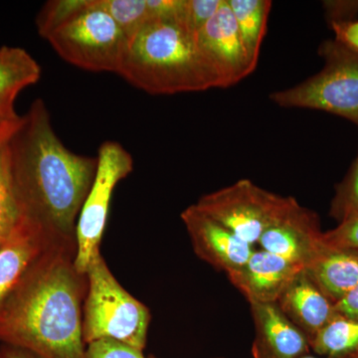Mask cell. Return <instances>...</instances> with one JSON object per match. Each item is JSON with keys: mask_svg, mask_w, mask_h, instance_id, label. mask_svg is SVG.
<instances>
[{"mask_svg": "<svg viewBox=\"0 0 358 358\" xmlns=\"http://www.w3.org/2000/svg\"><path fill=\"white\" fill-rule=\"evenodd\" d=\"M0 358H2V357H1V355H0Z\"/></svg>", "mask_w": 358, "mask_h": 358, "instance_id": "cell-35", "label": "cell"}, {"mask_svg": "<svg viewBox=\"0 0 358 358\" xmlns=\"http://www.w3.org/2000/svg\"><path fill=\"white\" fill-rule=\"evenodd\" d=\"M7 148L25 217L54 239L76 242L78 217L95 179L98 157L74 154L63 145L41 99L22 115Z\"/></svg>", "mask_w": 358, "mask_h": 358, "instance_id": "cell-1", "label": "cell"}, {"mask_svg": "<svg viewBox=\"0 0 358 358\" xmlns=\"http://www.w3.org/2000/svg\"><path fill=\"white\" fill-rule=\"evenodd\" d=\"M0 355L2 358H44L31 350H25L20 346L4 345L0 346Z\"/></svg>", "mask_w": 358, "mask_h": 358, "instance_id": "cell-30", "label": "cell"}, {"mask_svg": "<svg viewBox=\"0 0 358 358\" xmlns=\"http://www.w3.org/2000/svg\"><path fill=\"white\" fill-rule=\"evenodd\" d=\"M25 220L14 186L6 143L0 150V242L10 236Z\"/></svg>", "mask_w": 358, "mask_h": 358, "instance_id": "cell-20", "label": "cell"}, {"mask_svg": "<svg viewBox=\"0 0 358 358\" xmlns=\"http://www.w3.org/2000/svg\"><path fill=\"white\" fill-rule=\"evenodd\" d=\"M329 214L338 223L358 214V155L345 179L336 186Z\"/></svg>", "mask_w": 358, "mask_h": 358, "instance_id": "cell-23", "label": "cell"}, {"mask_svg": "<svg viewBox=\"0 0 358 358\" xmlns=\"http://www.w3.org/2000/svg\"><path fill=\"white\" fill-rule=\"evenodd\" d=\"M277 305L308 341H312L334 319V305L305 270L296 275L281 294Z\"/></svg>", "mask_w": 358, "mask_h": 358, "instance_id": "cell-15", "label": "cell"}, {"mask_svg": "<svg viewBox=\"0 0 358 358\" xmlns=\"http://www.w3.org/2000/svg\"><path fill=\"white\" fill-rule=\"evenodd\" d=\"M234 15L240 37L251 64L254 68L258 64L272 1L270 0H228Z\"/></svg>", "mask_w": 358, "mask_h": 358, "instance_id": "cell-18", "label": "cell"}, {"mask_svg": "<svg viewBox=\"0 0 358 358\" xmlns=\"http://www.w3.org/2000/svg\"><path fill=\"white\" fill-rule=\"evenodd\" d=\"M221 2L222 0H185L179 23L196 35L213 17Z\"/></svg>", "mask_w": 358, "mask_h": 358, "instance_id": "cell-24", "label": "cell"}, {"mask_svg": "<svg viewBox=\"0 0 358 358\" xmlns=\"http://www.w3.org/2000/svg\"><path fill=\"white\" fill-rule=\"evenodd\" d=\"M320 218L298 201L259 239L260 249L307 268L324 248Z\"/></svg>", "mask_w": 358, "mask_h": 358, "instance_id": "cell-10", "label": "cell"}, {"mask_svg": "<svg viewBox=\"0 0 358 358\" xmlns=\"http://www.w3.org/2000/svg\"><path fill=\"white\" fill-rule=\"evenodd\" d=\"M96 157L95 179L80 211L76 225L75 267L82 274H86L90 263L100 253L115 186L134 169L133 157L117 141L103 143Z\"/></svg>", "mask_w": 358, "mask_h": 358, "instance_id": "cell-8", "label": "cell"}, {"mask_svg": "<svg viewBox=\"0 0 358 358\" xmlns=\"http://www.w3.org/2000/svg\"><path fill=\"white\" fill-rule=\"evenodd\" d=\"M324 7L329 25L355 20L358 14V0L324 1Z\"/></svg>", "mask_w": 358, "mask_h": 358, "instance_id": "cell-27", "label": "cell"}, {"mask_svg": "<svg viewBox=\"0 0 358 358\" xmlns=\"http://www.w3.org/2000/svg\"><path fill=\"white\" fill-rule=\"evenodd\" d=\"M120 76L152 95L221 88L196 35L173 20H150L129 40Z\"/></svg>", "mask_w": 358, "mask_h": 358, "instance_id": "cell-3", "label": "cell"}, {"mask_svg": "<svg viewBox=\"0 0 358 358\" xmlns=\"http://www.w3.org/2000/svg\"><path fill=\"white\" fill-rule=\"evenodd\" d=\"M87 358H145L143 350L134 346L110 341L101 339L86 345Z\"/></svg>", "mask_w": 358, "mask_h": 358, "instance_id": "cell-26", "label": "cell"}, {"mask_svg": "<svg viewBox=\"0 0 358 358\" xmlns=\"http://www.w3.org/2000/svg\"><path fill=\"white\" fill-rule=\"evenodd\" d=\"M41 67L25 49L0 47V110L13 112L22 90L39 81Z\"/></svg>", "mask_w": 358, "mask_h": 358, "instance_id": "cell-17", "label": "cell"}, {"mask_svg": "<svg viewBox=\"0 0 358 358\" xmlns=\"http://www.w3.org/2000/svg\"><path fill=\"white\" fill-rule=\"evenodd\" d=\"M334 313L341 317L358 320V286L334 303Z\"/></svg>", "mask_w": 358, "mask_h": 358, "instance_id": "cell-29", "label": "cell"}, {"mask_svg": "<svg viewBox=\"0 0 358 358\" xmlns=\"http://www.w3.org/2000/svg\"><path fill=\"white\" fill-rule=\"evenodd\" d=\"M250 307L255 327L253 358H301L310 353L308 336L277 303H251Z\"/></svg>", "mask_w": 358, "mask_h": 358, "instance_id": "cell-13", "label": "cell"}, {"mask_svg": "<svg viewBox=\"0 0 358 358\" xmlns=\"http://www.w3.org/2000/svg\"><path fill=\"white\" fill-rule=\"evenodd\" d=\"M296 202L294 197L275 194L249 179H241L203 195L193 205L254 246L265 231L277 223Z\"/></svg>", "mask_w": 358, "mask_h": 358, "instance_id": "cell-7", "label": "cell"}, {"mask_svg": "<svg viewBox=\"0 0 358 358\" xmlns=\"http://www.w3.org/2000/svg\"><path fill=\"white\" fill-rule=\"evenodd\" d=\"M331 28L336 35V41L358 53V20L333 23Z\"/></svg>", "mask_w": 358, "mask_h": 358, "instance_id": "cell-28", "label": "cell"}, {"mask_svg": "<svg viewBox=\"0 0 358 358\" xmlns=\"http://www.w3.org/2000/svg\"><path fill=\"white\" fill-rule=\"evenodd\" d=\"M305 271L334 305L358 286V251L324 246Z\"/></svg>", "mask_w": 358, "mask_h": 358, "instance_id": "cell-16", "label": "cell"}, {"mask_svg": "<svg viewBox=\"0 0 358 358\" xmlns=\"http://www.w3.org/2000/svg\"><path fill=\"white\" fill-rule=\"evenodd\" d=\"M96 4L109 14L128 40L150 20L147 0H96Z\"/></svg>", "mask_w": 358, "mask_h": 358, "instance_id": "cell-21", "label": "cell"}, {"mask_svg": "<svg viewBox=\"0 0 358 358\" xmlns=\"http://www.w3.org/2000/svg\"><path fill=\"white\" fill-rule=\"evenodd\" d=\"M310 345L317 357L358 358V320L334 315Z\"/></svg>", "mask_w": 358, "mask_h": 358, "instance_id": "cell-19", "label": "cell"}, {"mask_svg": "<svg viewBox=\"0 0 358 358\" xmlns=\"http://www.w3.org/2000/svg\"><path fill=\"white\" fill-rule=\"evenodd\" d=\"M86 298L83 307L85 345L110 339L145 350L150 310L126 291L110 272L100 253L86 271Z\"/></svg>", "mask_w": 358, "mask_h": 358, "instance_id": "cell-4", "label": "cell"}, {"mask_svg": "<svg viewBox=\"0 0 358 358\" xmlns=\"http://www.w3.org/2000/svg\"><path fill=\"white\" fill-rule=\"evenodd\" d=\"M22 115L16 113L0 110V131H13L20 126Z\"/></svg>", "mask_w": 358, "mask_h": 358, "instance_id": "cell-31", "label": "cell"}, {"mask_svg": "<svg viewBox=\"0 0 358 358\" xmlns=\"http://www.w3.org/2000/svg\"><path fill=\"white\" fill-rule=\"evenodd\" d=\"M196 41L215 70L221 88L239 83L255 71L240 37L228 0H222L213 17L197 33Z\"/></svg>", "mask_w": 358, "mask_h": 358, "instance_id": "cell-9", "label": "cell"}, {"mask_svg": "<svg viewBox=\"0 0 358 358\" xmlns=\"http://www.w3.org/2000/svg\"><path fill=\"white\" fill-rule=\"evenodd\" d=\"M148 358H157V357H154V355H152V357H150ZM218 358H222V357H218Z\"/></svg>", "mask_w": 358, "mask_h": 358, "instance_id": "cell-34", "label": "cell"}, {"mask_svg": "<svg viewBox=\"0 0 358 358\" xmlns=\"http://www.w3.org/2000/svg\"><path fill=\"white\" fill-rule=\"evenodd\" d=\"M305 268L263 249L254 248L246 263L228 274L251 303H277L287 287Z\"/></svg>", "mask_w": 358, "mask_h": 358, "instance_id": "cell-12", "label": "cell"}, {"mask_svg": "<svg viewBox=\"0 0 358 358\" xmlns=\"http://www.w3.org/2000/svg\"><path fill=\"white\" fill-rule=\"evenodd\" d=\"M66 62L91 72L119 73L129 40L112 17L89 6L46 38Z\"/></svg>", "mask_w": 358, "mask_h": 358, "instance_id": "cell-6", "label": "cell"}, {"mask_svg": "<svg viewBox=\"0 0 358 358\" xmlns=\"http://www.w3.org/2000/svg\"><path fill=\"white\" fill-rule=\"evenodd\" d=\"M181 220L189 234L195 254L227 275L241 268L253 252L254 246L202 213L193 204L182 211Z\"/></svg>", "mask_w": 358, "mask_h": 358, "instance_id": "cell-11", "label": "cell"}, {"mask_svg": "<svg viewBox=\"0 0 358 358\" xmlns=\"http://www.w3.org/2000/svg\"><path fill=\"white\" fill-rule=\"evenodd\" d=\"M76 242H56L0 306V343L44 358H87L86 274L75 267Z\"/></svg>", "mask_w": 358, "mask_h": 358, "instance_id": "cell-2", "label": "cell"}, {"mask_svg": "<svg viewBox=\"0 0 358 358\" xmlns=\"http://www.w3.org/2000/svg\"><path fill=\"white\" fill-rule=\"evenodd\" d=\"M301 358H324V357H317V355H310V353H308V355H305V357H303Z\"/></svg>", "mask_w": 358, "mask_h": 358, "instance_id": "cell-33", "label": "cell"}, {"mask_svg": "<svg viewBox=\"0 0 358 358\" xmlns=\"http://www.w3.org/2000/svg\"><path fill=\"white\" fill-rule=\"evenodd\" d=\"M322 243L327 248L358 251V214L345 218L334 229L324 232Z\"/></svg>", "mask_w": 358, "mask_h": 358, "instance_id": "cell-25", "label": "cell"}, {"mask_svg": "<svg viewBox=\"0 0 358 358\" xmlns=\"http://www.w3.org/2000/svg\"><path fill=\"white\" fill-rule=\"evenodd\" d=\"M324 66L317 74L282 91L271 94L282 108L324 110L358 127V53L336 40L320 45Z\"/></svg>", "mask_w": 358, "mask_h": 358, "instance_id": "cell-5", "label": "cell"}, {"mask_svg": "<svg viewBox=\"0 0 358 358\" xmlns=\"http://www.w3.org/2000/svg\"><path fill=\"white\" fill-rule=\"evenodd\" d=\"M56 242L67 241L54 239L27 218L10 236L0 242V306Z\"/></svg>", "mask_w": 358, "mask_h": 358, "instance_id": "cell-14", "label": "cell"}, {"mask_svg": "<svg viewBox=\"0 0 358 358\" xmlns=\"http://www.w3.org/2000/svg\"><path fill=\"white\" fill-rule=\"evenodd\" d=\"M15 129H14V131H15ZM14 131H0V150H1V148H3L4 145H6V143H7V141H8L9 138H10L11 136V134L14 133Z\"/></svg>", "mask_w": 358, "mask_h": 358, "instance_id": "cell-32", "label": "cell"}, {"mask_svg": "<svg viewBox=\"0 0 358 358\" xmlns=\"http://www.w3.org/2000/svg\"><path fill=\"white\" fill-rule=\"evenodd\" d=\"M90 0H51L47 1L36 17L40 36L46 39L51 33L81 13L89 6Z\"/></svg>", "mask_w": 358, "mask_h": 358, "instance_id": "cell-22", "label": "cell"}]
</instances>
